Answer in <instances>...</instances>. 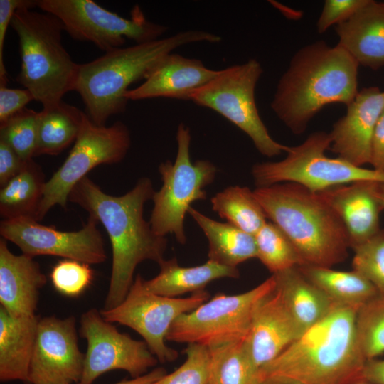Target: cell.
I'll use <instances>...</instances> for the list:
<instances>
[{
  "label": "cell",
  "instance_id": "12",
  "mask_svg": "<svg viewBox=\"0 0 384 384\" xmlns=\"http://www.w3.org/2000/svg\"><path fill=\"white\" fill-rule=\"evenodd\" d=\"M37 6L55 16L73 38L91 42L105 53L121 48L126 38L136 43L150 42L168 30L147 20L137 5L129 19L92 0H38Z\"/></svg>",
  "mask_w": 384,
  "mask_h": 384
},
{
  "label": "cell",
  "instance_id": "22",
  "mask_svg": "<svg viewBox=\"0 0 384 384\" xmlns=\"http://www.w3.org/2000/svg\"><path fill=\"white\" fill-rule=\"evenodd\" d=\"M338 45L359 65L377 70L384 66V3L370 0L336 26Z\"/></svg>",
  "mask_w": 384,
  "mask_h": 384
},
{
  "label": "cell",
  "instance_id": "24",
  "mask_svg": "<svg viewBox=\"0 0 384 384\" xmlns=\"http://www.w3.org/2000/svg\"><path fill=\"white\" fill-rule=\"evenodd\" d=\"M273 275L275 288L303 334L323 319L335 305L323 291L301 272L298 267Z\"/></svg>",
  "mask_w": 384,
  "mask_h": 384
},
{
  "label": "cell",
  "instance_id": "9",
  "mask_svg": "<svg viewBox=\"0 0 384 384\" xmlns=\"http://www.w3.org/2000/svg\"><path fill=\"white\" fill-rule=\"evenodd\" d=\"M262 72L254 58L220 70L213 80L193 92L190 100L226 118L250 138L260 154L273 157L287 152L289 146L272 138L259 114L255 87Z\"/></svg>",
  "mask_w": 384,
  "mask_h": 384
},
{
  "label": "cell",
  "instance_id": "23",
  "mask_svg": "<svg viewBox=\"0 0 384 384\" xmlns=\"http://www.w3.org/2000/svg\"><path fill=\"white\" fill-rule=\"evenodd\" d=\"M39 317L14 316L0 306V380L29 383Z\"/></svg>",
  "mask_w": 384,
  "mask_h": 384
},
{
  "label": "cell",
  "instance_id": "33",
  "mask_svg": "<svg viewBox=\"0 0 384 384\" xmlns=\"http://www.w3.org/2000/svg\"><path fill=\"white\" fill-rule=\"evenodd\" d=\"M356 330L366 361L384 353V294H378L358 309Z\"/></svg>",
  "mask_w": 384,
  "mask_h": 384
},
{
  "label": "cell",
  "instance_id": "40",
  "mask_svg": "<svg viewBox=\"0 0 384 384\" xmlns=\"http://www.w3.org/2000/svg\"><path fill=\"white\" fill-rule=\"evenodd\" d=\"M33 100V95L26 88L11 89L0 85V123L23 110Z\"/></svg>",
  "mask_w": 384,
  "mask_h": 384
},
{
  "label": "cell",
  "instance_id": "14",
  "mask_svg": "<svg viewBox=\"0 0 384 384\" xmlns=\"http://www.w3.org/2000/svg\"><path fill=\"white\" fill-rule=\"evenodd\" d=\"M79 332L87 341V351L78 384H92L99 376L113 370H124L132 378H138L159 362L145 341L119 332L96 309L82 314Z\"/></svg>",
  "mask_w": 384,
  "mask_h": 384
},
{
  "label": "cell",
  "instance_id": "16",
  "mask_svg": "<svg viewBox=\"0 0 384 384\" xmlns=\"http://www.w3.org/2000/svg\"><path fill=\"white\" fill-rule=\"evenodd\" d=\"M75 318H40L29 370V384L79 383L85 353L79 348Z\"/></svg>",
  "mask_w": 384,
  "mask_h": 384
},
{
  "label": "cell",
  "instance_id": "25",
  "mask_svg": "<svg viewBox=\"0 0 384 384\" xmlns=\"http://www.w3.org/2000/svg\"><path fill=\"white\" fill-rule=\"evenodd\" d=\"M160 272L154 278L143 279L148 291L164 297H177L186 293L204 290L213 280L240 277L238 267L225 266L208 260L193 267H182L176 257L164 260L159 265Z\"/></svg>",
  "mask_w": 384,
  "mask_h": 384
},
{
  "label": "cell",
  "instance_id": "44",
  "mask_svg": "<svg viewBox=\"0 0 384 384\" xmlns=\"http://www.w3.org/2000/svg\"><path fill=\"white\" fill-rule=\"evenodd\" d=\"M166 374L163 368H157L146 374L132 378V380H122L114 384H154L159 378Z\"/></svg>",
  "mask_w": 384,
  "mask_h": 384
},
{
  "label": "cell",
  "instance_id": "17",
  "mask_svg": "<svg viewBox=\"0 0 384 384\" xmlns=\"http://www.w3.org/2000/svg\"><path fill=\"white\" fill-rule=\"evenodd\" d=\"M346 107V114L329 132L330 148L339 158L362 167L370 162L373 135L384 111V92L378 87H364Z\"/></svg>",
  "mask_w": 384,
  "mask_h": 384
},
{
  "label": "cell",
  "instance_id": "18",
  "mask_svg": "<svg viewBox=\"0 0 384 384\" xmlns=\"http://www.w3.org/2000/svg\"><path fill=\"white\" fill-rule=\"evenodd\" d=\"M302 334L274 287L257 306L244 344L260 370Z\"/></svg>",
  "mask_w": 384,
  "mask_h": 384
},
{
  "label": "cell",
  "instance_id": "5",
  "mask_svg": "<svg viewBox=\"0 0 384 384\" xmlns=\"http://www.w3.org/2000/svg\"><path fill=\"white\" fill-rule=\"evenodd\" d=\"M253 193L267 218L286 234L304 265L331 267L348 257L346 228L317 193L290 182L256 188Z\"/></svg>",
  "mask_w": 384,
  "mask_h": 384
},
{
  "label": "cell",
  "instance_id": "30",
  "mask_svg": "<svg viewBox=\"0 0 384 384\" xmlns=\"http://www.w3.org/2000/svg\"><path fill=\"white\" fill-rule=\"evenodd\" d=\"M212 208L239 229L255 235L267 222L253 191L245 186H229L211 198Z\"/></svg>",
  "mask_w": 384,
  "mask_h": 384
},
{
  "label": "cell",
  "instance_id": "38",
  "mask_svg": "<svg viewBox=\"0 0 384 384\" xmlns=\"http://www.w3.org/2000/svg\"><path fill=\"white\" fill-rule=\"evenodd\" d=\"M370 0H326L316 23L317 31L323 33L334 24L338 25L353 16Z\"/></svg>",
  "mask_w": 384,
  "mask_h": 384
},
{
  "label": "cell",
  "instance_id": "32",
  "mask_svg": "<svg viewBox=\"0 0 384 384\" xmlns=\"http://www.w3.org/2000/svg\"><path fill=\"white\" fill-rule=\"evenodd\" d=\"M257 258L272 273L304 265L286 234L272 222H267L254 235Z\"/></svg>",
  "mask_w": 384,
  "mask_h": 384
},
{
  "label": "cell",
  "instance_id": "7",
  "mask_svg": "<svg viewBox=\"0 0 384 384\" xmlns=\"http://www.w3.org/2000/svg\"><path fill=\"white\" fill-rule=\"evenodd\" d=\"M331 144L329 133L316 132L302 144L289 146L284 159L255 164L252 175L257 188L290 182L318 193L360 181L384 182V173L355 166L339 157H328L326 151Z\"/></svg>",
  "mask_w": 384,
  "mask_h": 384
},
{
  "label": "cell",
  "instance_id": "20",
  "mask_svg": "<svg viewBox=\"0 0 384 384\" xmlns=\"http://www.w3.org/2000/svg\"><path fill=\"white\" fill-rule=\"evenodd\" d=\"M372 182L356 181L317 193L343 224L350 248L368 240L380 230V213L383 209L373 194Z\"/></svg>",
  "mask_w": 384,
  "mask_h": 384
},
{
  "label": "cell",
  "instance_id": "13",
  "mask_svg": "<svg viewBox=\"0 0 384 384\" xmlns=\"http://www.w3.org/2000/svg\"><path fill=\"white\" fill-rule=\"evenodd\" d=\"M143 279L138 274L124 300L112 309H101L100 314L111 323L137 331L159 362H172L178 358V351L165 343L172 324L208 301L210 294L204 289L184 298L164 297L146 289Z\"/></svg>",
  "mask_w": 384,
  "mask_h": 384
},
{
  "label": "cell",
  "instance_id": "19",
  "mask_svg": "<svg viewBox=\"0 0 384 384\" xmlns=\"http://www.w3.org/2000/svg\"><path fill=\"white\" fill-rule=\"evenodd\" d=\"M219 70L206 67L199 59L171 53L149 73L144 82L124 95L129 100L166 97L190 100L196 90L213 80Z\"/></svg>",
  "mask_w": 384,
  "mask_h": 384
},
{
  "label": "cell",
  "instance_id": "4",
  "mask_svg": "<svg viewBox=\"0 0 384 384\" xmlns=\"http://www.w3.org/2000/svg\"><path fill=\"white\" fill-rule=\"evenodd\" d=\"M221 37L201 30H188L166 38L118 48L86 63L79 64L74 91L82 98L85 113L96 124L105 126L112 115L125 111V92L132 84L146 79L168 54L184 45L219 43Z\"/></svg>",
  "mask_w": 384,
  "mask_h": 384
},
{
  "label": "cell",
  "instance_id": "31",
  "mask_svg": "<svg viewBox=\"0 0 384 384\" xmlns=\"http://www.w3.org/2000/svg\"><path fill=\"white\" fill-rule=\"evenodd\" d=\"M208 384H259L260 370L253 364L244 341L210 348Z\"/></svg>",
  "mask_w": 384,
  "mask_h": 384
},
{
  "label": "cell",
  "instance_id": "2",
  "mask_svg": "<svg viewBox=\"0 0 384 384\" xmlns=\"http://www.w3.org/2000/svg\"><path fill=\"white\" fill-rule=\"evenodd\" d=\"M359 64L338 44L319 41L300 48L280 78L271 108L294 134L331 103L349 105L357 95Z\"/></svg>",
  "mask_w": 384,
  "mask_h": 384
},
{
  "label": "cell",
  "instance_id": "11",
  "mask_svg": "<svg viewBox=\"0 0 384 384\" xmlns=\"http://www.w3.org/2000/svg\"><path fill=\"white\" fill-rule=\"evenodd\" d=\"M130 145V132L124 123L117 121L109 127L100 126L84 112L79 134L70 152L46 183L36 220L41 221L56 205L66 209L73 187L96 166L120 162Z\"/></svg>",
  "mask_w": 384,
  "mask_h": 384
},
{
  "label": "cell",
  "instance_id": "46",
  "mask_svg": "<svg viewBox=\"0 0 384 384\" xmlns=\"http://www.w3.org/2000/svg\"><path fill=\"white\" fill-rule=\"evenodd\" d=\"M372 189L380 206L384 210V182L373 181Z\"/></svg>",
  "mask_w": 384,
  "mask_h": 384
},
{
  "label": "cell",
  "instance_id": "34",
  "mask_svg": "<svg viewBox=\"0 0 384 384\" xmlns=\"http://www.w3.org/2000/svg\"><path fill=\"white\" fill-rule=\"evenodd\" d=\"M38 112L24 108L0 123V140L9 145L23 160L35 156Z\"/></svg>",
  "mask_w": 384,
  "mask_h": 384
},
{
  "label": "cell",
  "instance_id": "37",
  "mask_svg": "<svg viewBox=\"0 0 384 384\" xmlns=\"http://www.w3.org/2000/svg\"><path fill=\"white\" fill-rule=\"evenodd\" d=\"M90 265L72 260L58 262L50 273L55 289L68 297H77L82 293L93 279Z\"/></svg>",
  "mask_w": 384,
  "mask_h": 384
},
{
  "label": "cell",
  "instance_id": "36",
  "mask_svg": "<svg viewBox=\"0 0 384 384\" xmlns=\"http://www.w3.org/2000/svg\"><path fill=\"white\" fill-rule=\"evenodd\" d=\"M186 358L176 370L165 374L154 384H208L210 362L209 349L191 343L184 350Z\"/></svg>",
  "mask_w": 384,
  "mask_h": 384
},
{
  "label": "cell",
  "instance_id": "15",
  "mask_svg": "<svg viewBox=\"0 0 384 384\" xmlns=\"http://www.w3.org/2000/svg\"><path fill=\"white\" fill-rule=\"evenodd\" d=\"M98 222L89 216L79 230L61 231L28 218L2 220L0 234L19 247L22 253L34 257L52 255L88 265L100 264L107 256Z\"/></svg>",
  "mask_w": 384,
  "mask_h": 384
},
{
  "label": "cell",
  "instance_id": "42",
  "mask_svg": "<svg viewBox=\"0 0 384 384\" xmlns=\"http://www.w3.org/2000/svg\"><path fill=\"white\" fill-rule=\"evenodd\" d=\"M369 164L373 169L384 173V111L378 121L373 135Z\"/></svg>",
  "mask_w": 384,
  "mask_h": 384
},
{
  "label": "cell",
  "instance_id": "21",
  "mask_svg": "<svg viewBox=\"0 0 384 384\" xmlns=\"http://www.w3.org/2000/svg\"><path fill=\"white\" fill-rule=\"evenodd\" d=\"M33 258L14 254L7 240L0 239V304L14 316L36 315L47 278Z\"/></svg>",
  "mask_w": 384,
  "mask_h": 384
},
{
  "label": "cell",
  "instance_id": "43",
  "mask_svg": "<svg viewBox=\"0 0 384 384\" xmlns=\"http://www.w3.org/2000/svg\"><path fill=\"white\" fill-rule=\"evenodd\" d=\"M361 378L372 384H384V358L367 360L361 372Z\"/></svg>",
  "mask_w": 384,
  "mask_h": 384
},
{
  "label": "cell",
  "instance_id": "39",
  "mask_svg": "<svg viewBox=\"0 0 384 384\" xmlns=\"http://www.w3.org/2000/svg\"><path fill=\"white\" fill-rule=\"evenodd\" d=\"M38 0H0V85H6L8 78L4 62V48L6 33L16 10L37 6Z\"/></svg>",
  "mask_w": 384,
  "mask_h": 384
},
{
  "label": "cell",
  "instance_id": "29",
  "mask_svg": "<svg viewBox=\"0 0 384 384\" xmlns=\"http://www.w3.org/2000/svg\"><path fill=\"white\" fill-rule=\"evenodd\" d=\"M298 268L335 304L359 309L379 294L369 281L354 270L339 271L309 265Z\"/></svg>",
  "mask_w": 384,
  "mask_h": 384
},
{
  "label": "cell",
  "instance_id": "47",
  "mask_svg": "<svg viewBox=\"0 0 384 384\" xmlns=\"http://www.w3.org/2000/svg\"><path fill=\"white\" fill-rule=\"evenodd\" d=\"M350 384H372V383L367 381V380H366L365 379H363V378L361 377V378L355 380L354 381H353Z\"/></svg>",
  "mask_w": 384,
  "mask_h": 384
},
{
  "label": "cell",
  "instance_id": "41",
  "mask_svg": "<svg viewBox=\"0 0 384 384\" xmlns=\"http://www.w3.org/2000/svg\"><path fill=\"white\" fill-rule=\"evenodd\" d=\"M23 161L16 152L4 141L0 140V186L7 184L23 169Z\"/></svg>",
  "mask_w": 384,
  "mask_h": 384
},
{
  "label": "cell",
  "instance_id": "45",
  "mask_svg": "<svg viewBox=\"0 0 384 384\" xmlns=\"http://www.w3.org/2000/svg\"><path fill=\"white\" fill-rule=\"evenodd\" d=\"M259 384H301L297 381L292 380L290 378L279 377V376H272L266 377L261 379Z\"/></svg>",
  "mask_w": 384,
  "mask_h": 384
},
{
  "label": "cell",
  "instance_id": "3",
  "mask_svg": "<svg viewBox=\"0 0 384 384\" xmlns=\"http://www.w3.org/2000/svg\"><path fill=\"white\" fill-rule=\"evenodd\" d=\"M358 309L335 304L329 314L260 370L301 384H350L361 377L366 360L356 337Z\"/></svg>",
  "mask_w": 384,
  "mask_h": 384
},
{
  "label": "cell",
  "instance_id": "26",
  "mask_svg": "<svg viewBox=\"0 0 384 384\" xmlns=\"http://www.w3.org/2000/svg\"><path fill=\"white\" fill-rule=\"evenodd\" d=\"M188 213L199 225L208 240L209 260L237 267L240 263L257 257L254 235L228 223L214 220L191 206Z\"/></svg>",
  "mask_w": 384,
  "mask_h": 384
},
{
  "label": "cell",
  "instance_id": "6",
  "mask_svg": "<svg viewBox=\"0 0 384 384\" xmlns=\"http://www.w3.org/2000/svg\"><path fill=\"white\" fill-rule=\"evenodd\" d=\"M10 25L18 38L21 60L16 80L43 107L58 104L74 90L79 67L63 45L62 22L50 13L23 7Z\"/></svg>",
  "mask_w": 384,
  "mask_h": 384
},
{
  "label": "cell",
  "instance_id": "28",
  "mask_svg": "<svg viewBox=\"0 0 384 384\" xmlns=\"http://www.w3.org/2000/svg\"><path fill=\"white\" fill-rule=\"evenodd\" d=\"M84 112L63 100L38 112L35 156L57 155L75 142Z\"/></svg>",
  "mask_w": 384,
  "mask_h": 384
},
{
  "label": "cell",
  "instance_id": "8",
  "mask_svg": "<svg viewBox=\"0 0 384 384\" xmlns=\"http://www.w3.org/2000/svg\"><path fill=\"white\" fill-rule=\"evenodd\" d=\"M191 134L184 124L176 132L177 154L174 163L160 164L163 184L154 194V208L149 223L159 235H174L180 244L186 242L184 219L195 201L206 198L205 188L215 179L217 168L208 160L193 162L190 156Z\"/></svg>",
  "mask_w": 384,
  "mask_h": 384
},
{
  "label": "cell",
  "instance_id": "10",
  "mask_svg": "<svg viewBox=\"0 0 384 384\" xmlns=\"http://www.w3.org/2000/svg\"><path fill=\"white\" fill-rule=\"evenodd\" d=\"M275 285L272 274L245 292L218 293L194 310L178 316L172 324L166 341L196 343L208 348L245 341L257 306Z\"/></svg>",
  "mask_w": 384,
  "mask_h": 384
},
{
  "label": "cell",
  "instance_id": "1",
  "mask_svg": "<svg viewBox=\"0 0 384 384\" xmlns=\"http://www.w3.org/2000/svg\"><path fill=\"white\" fill-rule=\"evenodd\" d=\"M155 191L150 178H140L119 196L105 193L87 176L71 190L68 201L80 206L105 228L112 251L110 286L102 309L119 305L133 282L137 266L144 260L159 265L164 259L167 239L156 234L143 216L144 204Z\"/></svg>",
  "mask_w": 384,
  "mask_h": 384
},
{
  "label": "cell",
  "instance_id": "35",
  "mask_svg": "<svg viewBox=\"0 0 384 384\" xmlns=\"http://www.w3.org/2000/svg\"><path fill=\"white\" fill-rule=\"evenodd\" d=\"M352 249L353 270L369 281L380 294H384V230Z\"/></svg>",
  "mask_w": 384,
  "mask_h": 384
},
{
  "label": "cell",
  "instance_id": "27",
  "mask_svg": "<svg viewBox=\"0 0 384 384\" xmlns=\"http://www.w3.org/2000/svg\"><path fill=\"white\" fill-rule=\"evenodd\" d=\"M46 181L33 159L26 161L21 172L0 190V215L3 220L33 218L43 198Z\"/></svg>",
  "mask_w": 384,
  "mask_h": 384
}]
</instances>
